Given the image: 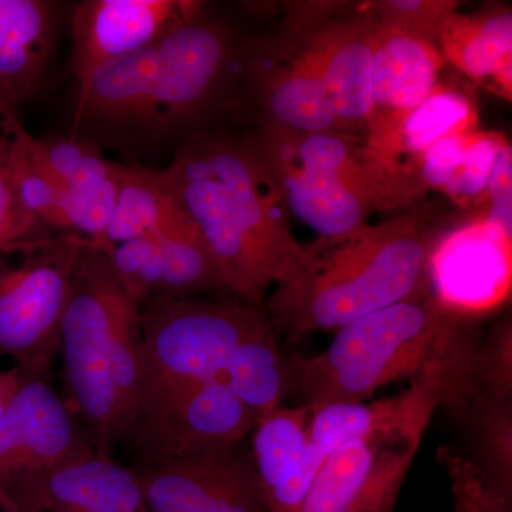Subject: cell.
I'll return each instance as SVG.
<instances>
[{"instance_id":"6da1fadb","label":"cell","mask_w":512,"mask_h":512,"mask_svg":"<svg viewBox=\"0 0 512 512\" xmlns=\"http://www.w3.org/2000/svg\"><path fill=\"white\" fill-rule=\"evenodd\" d=\"M207 242L228 291L262 306L266 291L291 278L306 259L289 212L251 143L202 136L161 170Z\"/></svg>"},{"instance_id":"7a4b0ae2","label":"cell","mask_w":512,"mask_h":512,"mask_svg":"<svg viewBox=\"0 0 512 512\" xmlns=\"http://www.w3.org/2000/svg\"><path fill=\"white\" fill-rule=\"evenodd\" d=\"M437 238L430 215L416 207L340 237H318L305 247L301 268L276 285L266 313L291 332H336L416 292Z\"/></svg>"},{"instance_id":"3957f363","label":"cell","mask_w":512,"mask_h":512,"mask_svg":"<svg viewBox=\"0 0 512 512\" xmlns=\"http://www.w3.org/2000/svg\"><path fill=\"white\" fill-rule=\"evenodd\" d=\"M461 319L436 301L424 281L403 301L336 330L318 355L288 362L289 390L309 407L366 402L396 380L466 363L473 353L461 336Z\"/></svg>"},{"instance_id":"277c9868","label":"cell","mask_w":512,"mask_h":512,"mask_svg":"<svg viewBox=\"0 0 512 512\" xmlns=\"http://www.w3.org/2000/svg\"><path fill=\"white\" fill-rule=\"evenodd\" d=\"M232 59L229 30L197 16L101 67L77 97L76 127L92 121L165 133L184 126L220 93Z\"/></svg>"},{"instance_id":"5b68a950","label":"cell","mask_w":512,"mask_h":512,"mask_svg":"<svg viewBox=\"0 0 512 512\" xmlns=\"http://www.w3.org/2000/svg\"><path fill=\"white\" fill-rule=\"evenodd\" d=\"M272 325L252 303L154 299L141 308L137 420L202 384L227 383L245 343ZM133 423V424H134Z\"/></svg>"},{"instance_id":"8992f818","label":"cell","mask_w":512,"mask_h":512,"mask_svg":"<svg viewBox=\"0 0 512 512\" xmlns=\"http://www.w3.org/2000/svg\"><path fill=\"white\" fill-rule=\"evenodd\" d=\"M89 239L52 232L0 252V356L28 375L47 376L74 271Z\"/></svg>"},{"instance_id":"52a82bcc","label":"cell","mask_w":512,"mask_h":512,"mask_svg":"<svg viewBox=\"0 0 512 512\" xmlns=\"http://www.w3.org/2000/svg\"><path fill=\"white\" fill-rule=\"evenodd\" d=\"M116 286L109 259L92 241L84 247L74 271L72 291L60 330L70 404L97 454L126 440L119 394L110 365V299Z\"/></svg>"},{"instance_id":"ba28073f","label":"cell","mask_w":512,"mask_h":512,"mask_svg":"<svg viewBox=\"0 0 512 512\" xmlns=\"http://www.w3.org/2000/svg\"><path fill=\"white\" fill-rule=\"evenodd\" d=\"M258 416L229 389L215 382L192 387L137 420L127 439L141 467L157 466L235 448L254 431Z\"/></svg>"},{"instance_id":"9c48e42d","label":"cell","mask_w":512,"mask_h":512,"mask_svg":"<svg viewBox=\"0 0 512 512\" xmlns=\"http://www.w3.org/2000/svg\"><path fill=\"white\" fill-rule=\"evenodd\" d=\"M427 427L380 431L326 458L299 512H394Z\"/></svg>"},{"instance_id":"30bf717a","label":"cell","mask_w":512,"mask_h":512,"mask_svg":"<svg viewBox=\"0 0 512 512\" xmlns=\"http://www.w3.org/2000/svg\"><path fill=\"white\" fill-rule=\"evenodd\" d=\"M325 5L318 15L293 16L295 40L318 72L340 131L365 137L372 123L373 29L370 12L330 18Z\"/></svg>"},{"instance_id":"8fae6325","label":"cell","mask_w":512,"mask_h":512,"mask_svg":"<svg viewBox=\"0 0 512 512\" xmlns=\"http://www.w3.org/2000/svg\"><path fill=\"white\" fill-rule=\"evenodd\" d=\"M96 454L47 376L28 375L0 416V488Z\"/></svg>"},{"instance_id":"7c38bea8","label":"cell","mask_w":512,"mask_h":512,"mask_svg":"<svg viewBox=\"0 0 512 512\" xmlns=\"http://www.w3.org/2000/svg\"><path fill=\"white\" fill-rule=\"evenodd\" d=\"M511 239L478 218L437 238L426 269L436 301L461 318L503 303L511 289Z\"/></svg>"},{"instance_id":"4fadbf2b","label":"cell","mask_w":512,"mask_h":512,"mask_svg":"<svg viewBox=\"0 0 512 512\" xmlns=\"http://www.w3.org/2000/svg\"><path fill=\"white\" fill-rule=\"evenodd\" d=\"M470 365L471 362L458 363L431 370L389 399L308 406L312 446L328 458L339 448L380 431L429 427L441 404L470 394Z\"/></svg>"},{"instance_id":"5bb4252c","label":"cell","mask_w":512,"mask_h":512,"mask_svg":"<svg viewBox=\"0 0 512 512\" xmlns=\"http://www.w3.org/2000/svg\"><path fill=\"white\" fill-rule=\"evenodd\" d=\"M188 0H89L74 9L73 70L79 93L101 67L153 45L201 15Z\"/></svg>"},{"instance_id":"9a60e30c","label":"cell","mask_w":512,"mask_h":512,"mask_svg":"<svg viewBox=\"0 0 512 512\" xmlns=\"http://www.w3.org/2000/svg\"><path fill=\"white\" fill-rule=\"evenodd\" d=\"M235 448L141 467L147 511L269 512L254 463Z\"/></svg>"},{"instance_id":"2e32d148","label":"cell","mask_w":512,"mask_h":512,"mask_svg":"<svg viewBox=\"0 0 512 512\" xmlns=\"http://www.w3.org/2000/svg\"><path fill=\"white\" fill-rule=\"evenodd\" d=\"M276 144L299 163L336 181L375 211L416 207L426 188L416 174L387 160L355 134H296L262 126Z\"/></svg>"},{"instance_id":"e0dca14e","label":"cell","mask_w":512,"mask_h":512,"mask_svg":"<svg viewBox=\"0 0 512 512\" xmlns=\"http://www.w3.org/2000/svg\"><path fill=\"white\" fill-rule=\"evenodd\" d=\"M0 511L148 512L136 471L97 453L0 488Z\"/></svg>"},{"instance_id":"ac0fdd59","label":"cell","mask_w":512,"mask_h":512,"mask_svg":"<svg viewBox=\"0 0 512 512\" xmlns=\"http://www.w3.org/2000/svg\"><path fill=\"white\" fill-rule=\"evenodd\" d=\"M249 63L264 126L296 134L342 133L322 80L296 40Z\"/></svg>"},{"instance_id":"d6986e66","label":"cell","mask_w":512,"mask_h":512,"mask_svg":"<svg viewBox=\"0 0 512 512\" xmlns=\"http://www.w3.org/2000/svg\"><path fill=\"white\" fill-rule=\"evenodd\" d=\"M36 150L64 192L69 232L99 244L126 165L107 160L92 144L74 137L36 138Z\"/></svg>"},{"instance_id":"ffe728a7","label":"cell","mask_w":512,"mask_h":512,"mask_svg":"<svg viewBox=\"0 0 512 512\" xmlns=\"http://www.w3.org/2000/svg\"><path fill=\"white\" fill-rule=\"evenodd\" d=\"M281 194L286 210L319 237L335 238L367 224L373 211L328 175L306 167L264 130L251 141Z\"/></svg>"},{"instance_id":"44dd1931","label":"cell","mask_w":512,"mask_h":512,"mask_svg":"<svg viewBox=\"0 0 512 512\" xmlns=\"http://www.w3.org/2000/svg\"><path fill=\"white\" fill-rule=\"evenodd\" d=\"M477 123L474 100L456 87L439 84L414 109L373 121L363 138L387 160L416 174V164L431 146L477 130Z\"/></svg>"},{"instance_id":"7402d4cb","label":"cell","mask_w":512,"mask_h":512,"mask_svg":"<svg viewBox=\"0 0 512 512\" xmlns=\"http://www.w3.org/2000/svg\"><path fill=\"white\" fill-rule=\"evenodd\" d=\"M444 63L439 47L433 43L375 22L372 123L400 116L426 99L439 86Z\"/></svg>"},{"instance_id":"603a6c76","label":"cell","mask_w":512,"mask_h":512,"mask_svg":"<svg viewBox=\"0 0 512 512\" xmlns=\"http://www.w3.org/2000/svg\"><path fill=\"white\" fill-rule=\"evenodd\" d=\"M437 47L473 82L511 100L512 15L507 6H490L474 15L453 13L441 30Z\"/></svg>"},{"instance_id":"cb8c5ba5","label":"cell","mask_w":512,"mask_h":512,"mask_svg":"<svg viewBox=\"0 0 512 512\" xmlns=\"http://www.w3.org/2000/svg\"><path fill=\"white\" fill-rule=\"evenodd\" d=\"M53 45V15L40 0H0V97L15 107L33 93Z\"/></svg>"},{"instance_id":"d4e9b609","label":"cell","mask_w":512,"mask_h":512,"mask_svg":"<svg viewBox=\"0 0 512 512\" xmlns=\"http://www.w3.org/2000/svg\"><path fill=\"white\" fill-rule=\"evenodd\" d=\"M188 218L161 171L126 165L106 231L94 245L103 249L128 239L160 234Z\"/></svg>"},{"instance_id":"484cf974","label":"cell","mask_w":512,"mask_h":512,"mask_svg":"<svg viewBox=\"0 0 512 512\" xmlns=\"http://www.w3.org/2000/svg\"><path fill=\"white\" fill-rule=\"evenodd\" d=\"M308 406L278 407L259 417L252 437V463L264 497L302 470L309 450Z\"/></svg>"},{"instance_id":"4316f807","label":"cell","mask_w":512,"mask_h":512,"mask_svg":"<svg viewBox=\"0 0 512 512\" xmlns=\"http://www.w3.org/2000/svg\"><path fill=\"white\" fill-rule=\"evenodd\" d=\"M161 289L157 299L190 298L197 293L228 291L220 268L191 218L158 234Z\"/></svg>"},{"instance_id":"83f0119b","label":"cell","mask_w":512,"mask_h":512,"mask_svg":"<svg viewBox=\"0 0 512 512\" xmlns=\"http://www.w3.org/2000/svg\"><path fill=\"white\" fill-rule=\"evenodd\" d=\"M227 384L258 419L282 406L289 392V367L272 325L248 340Z\"/></svg>"},{"instance_id":"f1b7e54d","label":"cell","mask_w":512,"mask_h":512,"mask_svg":"<svg viewBox=\"0 0 512 512\" xmlns=\"http://www.w3.org/2000/svg\"><path fill=\"white\" fill-rule=\"evenodd\" d=\"M140 356L141 309L124 295L116 282L110 299V365L126 439L136 420Z\"/></svg>"},{"instance_id":"f546056e","label":"cell","mask_w":512,"mask_h":512,"mask_svg":"<svg viewBox=\"0 0 512 512\" xmlns=\"http://www.w3.org/2000/svg\"><path fill=\"white\" fill-rule=\"evenodd\" d=\"M101 251L109 259L111 274L117 285L138 308H144L160 296L161 251L158 234L128 239Z\"/></svg>"},{"instance_id":"4dcf8cb0","label":"cell","mask_w":512,"mask_h":512,"mask_svg":"<svg viewBox=\"0 0 512 512\" xmlns=\"http://www.w3.org/2000/svg\"><path fill=\"white\" fill-rule=\"evenodd\" d=\"M450 480L451 512H512V490L498 483L480 463L450 447L437 453Z\"/></svg>"},{"instance_id":"1f68e13d","label":"cell","mask_w":512,"mask_h":512,"mask_svg":"<svg viewBox=\"0 0 512 512\" xmlns=\"http://www.w3.org/2000/svg\"><path fill=\"white\" fill-rule=\"evenodd\" d=\"M505 143L507 138L495 131H471L463 156L443 194L464 210L485 207L495 160Z\"/></svg>"},{"instance_id":"d6a6232c","label":"cell","mask_w":512,"mask_h":512,"mask_svg":"<svg viewBox=\"0 0 512 512\" xmlns=\"http://www.w3.org/2000/svg\"><path fill=\"white\" fill-rule=\"evenodd\" d=\"M471 392L478 404L511 403L512 400V326L504 320L473 353L470 367Z\"/></svg>"},{"instance_id":"836d02e7","label":"cell","mask_w":512,"mask_h":512,"mask_svg":"<svg viewBox=\"0 0 512 512\" xmlns=\"http://www.w3.org/2000/svg\"><path fill=\"white\" fill-rule=\"evenodd\" d=\"M457 5L448 0H389L372 3L369 12L377 25L437 46L441 30L448 18L457 12Z\"/></svg>"},{"instance_id":"e575fe53","label":"cell","mask_w":512,"mask_h":512,"mask_svg":"<svg viewBox=\"0 0 512 512\" xmlns=\"http://www.w3.org/2000/svg\"><path fill=\"white\" fill-rule=\"evenodd\" d=\"M478 406V429L484 451L481 466L498 483L512 490V403Z\"/></svg>"},{"instance_id":"d590c367","label":"cell","mask_w":512,"mask_h":512,"mask_svg":"<svg viewBox=\"0 0 512 512\" xmlns=\"http://www.w3.org/2000/svg\"><path fill=\"white\" fill-rule=\"evenodd\" d=\"M9 127L8 131L0 136V252L53 232L40 227L25 211L19 200L6 160Z\"/></svg>"},{"instance_id":"8d00e7d4","label":"cell","mask_w":512,"mask_h":512,"mask_svg":"<svg viewBox=\"0 0 512 512\" xmlns=\"http://www.w3.org/2000/svg\"><path fill=\"white\" fill-rule=\"evenodd\" d=\"M512 151L511 144L505 143L498 151L490 183H488L487 201L484 214L478 220L487 222L501 229L508 237H512Z\"/></svg>"},{"instance_id":"74e56055","label":"cell","mask_w":512,"mask_h":512,"mask_svg":"<svg viewBox=\"0 0 512 512\" xmlns=\"http://www.w3.org/2000/svg\"><path fill=\"white\" fill-rule=\"evenodd\" d=\"M26 373L18 369L0 372V416L5 412L6 407L12 402L15 394L18 393L20 384L25 380Z\"/></svg>"},{"instance_id":"f35d334b","label":"cell","mask_w":512,"mask_h":512,"mask_svg":"<svg viewBox=\"0 0 512 512\" xmlns=\"http://www.w3.org/2000/svg\"><path fill=\"white\" fill-rule=\"evenodd\" d=\"M15 107L10 106L5 100L0 97V136L8 131L10 121L15 119Z\"/></svg>"}]
</instances>
